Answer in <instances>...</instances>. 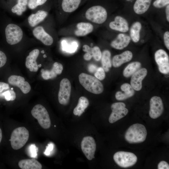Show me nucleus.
I'll list each match as a JSON object with an SVG mask.
<instances>
[{
  "label": "nucleus",
  "mask_w": 169,
  "mask_h": 169,
  "mask_svg": "<svg viewBox=\"0 0 169 169\" xmlns=\"http://www.w3.org/2000/svg\"><path fill=\"white\" fill-rule=\"evenodd\" d=\"M147 131L145 126L139 123L132 125L127 130L125 135V140L130 144L140 143L146 139Z\"/></svg>",
  "instance_id": "obj_1"
},
{
  "label": "nucleus",
  "mask_w": 169,
  "mask_h": 169,
  "mask_svg": "<svg viewBox=\"0 0 169 169\" xmlns=\"http://www.w3.org/2000/svg\"><path fill=\"white\" fill-rule=\"evenodd\" d=\"M79 79L81 85L90 93L99 94L103 91V84L95 77L84 73H81L79 76Z\"/></svg>",
  "instance_id": "obj_2"
},
{
  "label": "nucleus",
  "mask_w": 169,
  "mask_h": 169,
  "mask_svg": "<svg viewBox=\"0 0 169 169\" xmlns=\"http://www.w3.org/2000/svg\"><path fill=\"white\" fill-rule=\"evenodd\" d=\"M85 17L87 20L94 23L100 24L106 20L107 13L103 6L99 5H92L86 11Z\"/></svg>",
  "instance_id": "obj_3"
},
{
  "label": "nucleus",
  "mask_w": 169,
  "mask_h": 169,
  "mask_svg": "<svg viewBox=\"0 0 169 169\" xmlns=\"http://www.w3.org/2000/svg\"><path fill=\"white\" fill-rule=\"evenodd\" d=\"M29 137L28 130L24 127H20L13 131L9 141L11 142L12 148L14 150H17L25 145Z\"/></svg>",
  "instance_id": "obj_4"
},
{
  "label": "nucleus",
  "mask_w": 169,
  "mask_h": 169,
  "mask_svg": "<svg viewBox=\"0 0 169 169\" xmlns=\"http://www.w3.org/2000/svg\"><path fill=\"white\" fill-rule=\"evenodd\" d=\"M113 158L118 165L123 168L132 166L137 161V157L134 154L124 151H119L115 153Z\"/></svg>",
  "instance_id": "obj_5"
},
{
  "label": "nucleus",
  "mask_w": 169,
  "mask_h": 169,
  "mask_svg": "<svg viewBox=\"0 0 169 169\" xmlns=\"http://www.w3.org/2000/svg\"><path fill=\"white\" fill-rule=\"evenodd\" d=\"M32 116L37 120L40 125L44 129L49 128L51 122L48 112L42 105L37 104L35 105L31 111Z\"/></svg>",
  "instance_id": "obj_6"
},
{
  "label": "nucleus",
  "mask_w": 169,
  "mask_h": 169,
  "mask_svg": "<svg viewBox=\"0 0 169 169\" xmlns=\"http://www.w3.org/2000/svg\"><path fill=\"white\" fill-rule=\"evenodd\" d=\"M5 35L7 42L13 45L20 42L23 37V32L21 28L14 24H8L6 28Z\"/></svg>",
  "instance_id": "obj_7"
},
{
  "label": "nucleus",
  "mask_w": 169,
  "mask_h": 169,
  "mask_svg": "<svg viewBox=\"0 0 169 169\" xmlns=\"http://www.w3.org/2000/svg\"><path fill=\"white\" fill-rule=\"evenodd\" d=\"M154 58L159 71L167 74L169 73V58L167 53L163 49H159L155 53Z\"/></svg>",
  "instance_id": "obj_8"
},
{
  "label": "nucleus",
  "mask_w": 169,
  "mask_h": 169,
  "mask_svg": "<svg viewBox=\"0 0 169 169\" xmlns=\"http://www.w3.org/2000/svg\"><path fill=\"white\" fill-rule=\"evenodd\" d=\"M125 106V104L122 102L114 103L111 105L112 112L109 118L110 123H113L127 114L128 110Z\"/></svg>",
  "instance_id": "obj_9"
},
{
  "label": "nucleus",
  "mask_w": 169,
  "mask_h": 169,
  "mask_svg": "<svg viewBox=\"0 0 169 169\" xmlns=\"http://www.w3.org/2000/svg\"><path fill=\"white\" fill-rule=\"evenodd\" d=\"M81 150L84 154L89 160L95 158L96 150V144L94 138L91 136L84 137L81 142Z\"/></svg>",
  "instance_id": "obj_10"
},
{
  "label": "nucleus",
  "mask_w": 169,
  "mask_h": 169,
  "mask_svg": "<svg viewBox=\"0 0 169 169\" xmlns=\"http://www.w3.org/2000/svg\"><path fill=\"white\" fill-rule=\"evenodd\" d=\"M71 91V84L69 80L67 78L61 80L60 83L58 95L59 103L62 105L68 104L70 99Z\"/></svg>",
  "instance_id": "obj_11"
},
{
  "label": "nucleus",
  "mask_w": 169,
  "mask_h": 169,
  "mask_svg": "<svg viewBox=\"0 0 169 169\" xmlns=\"http://www.w3.org/2000/svg\"><path fill=\"white\" fill-rule=\"evenodd\" d=\"M150 105L149 115L151 118L155 119L162 114L164 110L163 105L160 97L157 96L152 97L150 100Z\"/></svg>",
  "instance_id": "obj_12"
},
{
  "label": "nucleus",
  "mask_w": 169,
  "mask_h": 169,
  "mask_svg": "<svg viewBox=\"0 0 169 169\" xmlns=\"http://www.w3.org/2000/svg\"><path fill=\"white\" fill-rule=\"evenodd\" d=\"M8 81L11 85L18 87L24 94L28 93L31 89L30 84L22 76L12 75L8 78Z\"/></svg>",
  "instance_id": "obj_13"
},
{
  "label": "nucleus",
  "mask_w": 169,
  "mask_h": 169,
  "mask_svg": "<svg viewBox=\"0 0 169 169\" xmlns=\"http://www.w3.org/2000/svg\"><path fill=\"white\" fill-rule=\"evenodd\" d=\"M147 73V70L143 68L138 69L132 75L131 85L135 90L138 91L141 90L142 81L145 78Z\"/></svg>",
  "instance_id": "obj_14"
},
{
  "label": "nucleus",
  "mask_w": 169,
  "mask_h": 169,
  "mask_svg": "<svg viewBox=\"0 0 169 169\" xmlns=\"http://www.w3.org/2000/svg\"><path fill=\"white\" fill-rule=\"evenodd\" d=\"M33 36L44 44L49 46L53 42V38L45 31L43 28L41 26L35 27L33 30Z\"/></svg>",
  "instance_id": "obj_15"
},
{
  "label": "nucleus",
  "mask_w": 169,
  "mask_h": 169,
  "mask_svg": "<svg viewBox=\"0 0 169 169\" xmlns=\"http://www.w3.org/2000/svg\"><path fill=\"white\" fill-rule=\"evenodd\" d=\"M109 26L112 30L123 33L127 32L129 29L127 21L120 16H116L114 20L110 23Z\"/></svg>",
  "instance_id": "obj_16"
},
{
  "label": "nucleus",
  "mask_w": 169,
  "mask_h": 169,
  "mask_svg": "<svg viewBox=\"0 0 169 169\" xmlns=\"http://www.w3.org/2000/svg\"><path fill=\"white\" fill-rule=\"evenodd\" d=\"M63 69V65L61 64L55 62L53 64L51 70L43 69L41 70V76L45 80L54 79L62 73Z\"/></svg>",
  "instance_id": "obj_17"
},
{
  "label": "nucleus",
  "mask_w": 169,
  "mask_h": 169,
  "mask_svg": "<svg viewBox=\"0 0 169 169\" xmlns=\"http://www.w3.org/2000/svg\"><path fill=\"white\" fill-rule=\"evenodd\" d=\"M39 54V51L35 49L31 51L26 59L25 66L31 72H36L38 69V66L36 61Z\"/></svg>",
  "instance_id": "obj_18"
},
{
  "label": "nucleus",
  "mask_w": 169,
  "mask_h": 169,
  "mask_svg": "<svg viewBox=\"0 0 169 169\" xmlns=\"http://www.w3.org/2000/svg\"><path fill=\"white\" fill-rule=\"evenodd\" d=\"M131 40L129 36L124 33H120L115 39L111 42L110 45L112 47L115 49L121 50L128 45Z\"/></svg>",
  "instance_id": "obj_19"
},
{
  "label": "nucleus",
  "mask_w": 169,
  "mask_h": 169,
  "mask_svg": "<svg viewBox=\"0 0 169 169\" xmlns=\"http://www.w3.org/2000/svg\"><path fill=\"white\" fill-rule=\"evenodd\" d=\"M120 89L124 92L118 91L115 94V98L118 100H125L131 97L135 94L134 90L129 84L125 83L122 84Z\"/></svg>",
  "instance_id": "obj_20"
},
{
  "label": "nucleus",
  "mask_w": 169,
  "mask_h": 169,
  "mask_svg": "<svg viewBox=\"0 0 169 169\" xmlns=\"http://www.w3.org/2000/svg\"><path fill=\"white\" fill-rule=\"evenodd\" d=\"M133 57L132 53L126 50L121 54L115 55L112 59V64L115 68L120 67L123 64L130 61Z\"/></svg>",
  "instance_id": "obj_21"
},
{
  "label": "nucleus",
  "mask_w": 169,
  "mask_h": 169,
  "mask_svg": "<svg viewBox=\"0 0 169 169\" xmlns=\"http://www.w3.org/2000/svg\"><path fill=\"white\" fill-rule=\"evenodd\" d=\"M84 0H62L61 7L62 10L66 13L73 12L79 7Z\"/></svg>",
  "instance_id": "obj_22"
},
{
  "label": "nucleus",
  "mask_w": 169,
  "mask_h": 169,
  "mask_svg": "<svg viewBox=\"0 0 169 169\" xmlns=\"http://www.w3.org/2000/svg\"><path fill=\"white\" fill-rule=\"evenodd\" d=\"M77 29L74 31L75 35L77 36H84L92 32L93 25L90 23L81 22L76 25Z\"/></svg>",
  "instance_id": "obj_23"
},
{
  "label": "nucleus",
  "mask_w": 169,
  "mask_h": 169,
  "mask_svg": "<svg viewBox=\"0 0 169 169\" xmlns=\"http://www.w3.org/2000/svg\"><path fill=\"white\" fill-rule=\"evenodd\" d=\"M47 12L39 10L35 13L32 14L28 18V21L30 26L34 27L42 22L48 15Z\"/></svg>",
  "instance_id": "obj_24"
},
{
  "label": "nucleus",
  "mask_w": 169,
  "mask_h": 169,
  "mask_svg": "<svg viewBox=\"0 0 169 169\" xmlns=\"http://www.w3.org/2000/svg\"><path fill=\"white\" fill-rule=\"evenodd\" d=\"M18 165L20 168L22 169H41L42 165L36 159H25L20 161Z\"/></svg>",
  "instance_id": "obj_25"
},
{
  "label": "nucleus",
  "mask_w": 169,
  "mask_h": 169,
  "mask_svg": "<svg viewBox=\"0 0 169 169\" xmlns=\"http://www.w3.org/2000/svg\"><path fill=\"white\" fill-rule=\"evenodd\" d=\"M151 0H136L134 6L135 12L138 14L145 13L149 9Z\"/></svg>",
  "instance_id": "obj_26"
},
{
  "label": "nucleus",
  "mask_w": 169,
  "mask_h": 169,
  "mask_svg": "<svg viewBox=\"0 0 169 169\" xmlns=\"http://www.w3.org/2000/svg\"><path fill=\"white\" fill-rule=\"evenodd\" d=\"M89 105L88 100L85 97L81 96L79 98L78 104L73 110L74 115L78 116H80Z\"/></svg>",
  "instance_id": "obj_27"
},
{
  "label": "nucleus",
  "mask_w": 169,
  "mask_h": 169,
  "mask_svg": "<svg viewBox=\"0 0 169 169\" xmlns=\"http://www.w3.org/2000/svg\"><path fill=\"white\" fill-rule=\"evenodd\" d=\"M141 24L139 22H136L132 25L130 30V38L135 43L138 42L140 38Z\"/></svg>",
  "instance_id": "obj_28"
},
{
  "label": "nucleus",
  "mask_w": 169,
  "mask_h": 169,
  "mask_svg": "<svg viewBox=\"0 0 169 169\" xmlns=\"http://www.w3.org/2000/svg\"><path fill=\"white\" fill-rule=\"evenodd\" d=\"M111 53L108 50H105L102 53L101 58V63L103 68L105 72L109 71V69L112 66L111 60Z\"/></svg>",
  "instance_id": "obj_29"
},
{
  "label": "nucleus",
  "mask_w": 169,
  "mask_h": 169,
  "mask_svg": "<svg viewBox=\"0 0 169 169\" xmlns=\"http://www.w3.org/2000/svg\"><path fill=\"white\" fill-rule=\"evenodd\" d=\"M141 66V64L139 62L136 61L130 63L124 69L123 72V76L126 78L132 76L139 69Z\"/></svg>",
  "instance_id": "obj_30"
},
{
  "label": "nucleus",
  "mask_w": 169,
  "mask_h": 169,
  "mask_svg": "<svg viewBox=\"0 0 169 169\" xmlns=\"http://www.w3.org/2000/svg\"><path fill=\"white\" fill-rule=\"evenodd\" d=\"M26 6L21 3H17L13 6L11 9L12 12L18 15H21L26 9Z\"/></svg>",
  "instance_id": "obj_31"
},
{
  "label": "nucleus",
  "mask_w": 169,
  "mask_h": 169,
  "mask_svg": "<svg viewBox=\"0 0 169 169\" xmlns=\"http://www.w3.org/2000/svg\"><path fill=\"white\" fill-rule=\"evenodd\" d=\"M91 54L94 59L96 61L101 59L102 53L100 48L97 46L91 48Z\"/></svg>",
  "instance_id": "obj_32"
},
{
  "label": "nucleus",
  "mask_w": 169,
  "mask_h": 169,
  "mask_svg": "<svg viewBox=\"0 0 169 169\" xmlns=\"http://www.w3.org/2000/svg\"><path fill=\"white\" fill-rule=\"evenodd\" d=\"M47 1V0H29L28 7L30 9H34L38 6L43 4Z\"/></svg>",
  "instance_id": "obj_33"
},
{
  "label": "nucleus",
  "mask_w": 169,
  "mask_h": 169,
  "mask_svg": "<svg viewBox=\"0 0 169 169\" xmlns=\"http://www.w3.org/2000/svg\"><path fill=\"white\" fill-rule=\"evenodd\" d=\"M0 95L4 96L5 100L7 101H13L15 99L16 97V93L12 90L6 91Z\"/></svg>",
  "instance_id": "obj_34"
},
{
  "label": "nucleus",
  "mask_w": 169,
  "mask_h": 169,
  "mask_svg": "<svg viewBox=\"0 0 169 169\" xmlns=\"http://www.w3.org/2000/svg\"><path fill=\"white\" fill-rule=\"evenodd\" d=\"M94 75L95 77L99 80H102L105 78V71L102 67L98 68L95 72Z\"/></svg>",
  "instance_id": "obj_35"
},
{
  "label": "nucleus",
  "mask_w": 169,
  "mask_h": 169,
  "mask_svg": "<svg viewBox=\"0 0 169 169\" xmlns=\"http://www.w3.org/2000/svg\"><path fill=\"white\" fill-rule=\"evenodd\" d=\"M28 150L29 155L31 157L33 158L37 157L38 149L34 144H32L29 146Z\"/></svg>",
  "instance_id": "obj_36"
},
{
  "label": "nucleus",
  "mask_w": 169,
  "mask_h": 169,
  "mask_svg": "<svg viewBox=\"0 0 169 169\" xmlns=\"http://www.w3.org/2000/svg\"><path fill=\"white\" fill-rule=\"evenodd\" d=\"M169 0H156L153 3V5L156 8H161L169 5Z\"/></svg>",
  "instance_id": "obj_37"
},
{
  "label": "nucleus",
  "mask_w": 169,
  "mask_h": 169,
  "mask_svg": "<svg viewBox=\"0 0 169 169\" xmlns=\"http://www.w3.org/2000/svg\"><path fill=\"white\" fill-rule=\"evenodd\" d=\"M7 61V57L5 54L0 51V68L3 66Z\"/></svg>",
  "instance_id": "obj_38"
},
{
  "label": "nucleus",
  "mask_w": 169,
  "mask_h": 169,
  "mask_svg": "<svg viewBox=\"0 0 169 169\" xmlns=\"http://www.w3.org/2000/svg\"><path fill=\"white\" fill-rule=\"evenodd\" d=\"M91 48L89 47L86 48L84 51L86 53L84 54L83 57L84 60L87 61L90 60L92 57L90 53Z\"/></svg>",
  "instance_id": "obj_39"
},
{
  "label": "nucleus",
  "mask_w": 169,
  "mask_h": 169,
  "mask_svg": "<svg viewBox=\"0 0 169 169\" xmlns=\"http://www.w3.org/2000/svg\"><path fill=\"white\" fill-rule=\"evenodd\" d=\"M157 168L158 169H169V164L165 161H161L158 163Z\"/></svg>",
  "instance_id": "obj_40"
},
{
  "label": "nucleus",
  "mask_w": 169,
  "mask_h": 169,
  "mask_svg": "<svg viewBox=\"0 0 169 169\" xmlns=\"http://www.w3.org/2000/svg\"><path fill=\"white\" fill-rule=\"evenodd\" d=\"M164 41L165 45L169 50V31L166 32L164 34Z\"/></svg>",
  "instance_id": "obj_41"
},
{
  "label": "nucleus",
  "mask_w": 169,
  "mask_h": 169,
  "mask_svg": "<svg viewBox=\"0 0 169 169\" xmlns=\"http://www.w3.org/2000/svg\"><path fill=\"white\" fill-rule=\"evenodd\" d=\"M53 148V145L52 143H50L46 147V149L44 153L46 155H48L50 154V152Z\"/></svg>",
  "instance_id": "obj_42"
},
{
  "label": "nucleus",
  "mask_w": 169,
  "mask_h": 169,
  "mask_svg": "<svg viewBox=\"0 0 169 169\" xmlns=\"http://www.w3.org/2000/svg\"><path fill=\"white\" fill-rule=\"evenodd\" d=\"M9 88L8 84L3 82H0V93L2 92L4 90Z\"/></svg>",
  "instance_id": "obj_43"
},
{
  "label": "nucleus",
  "mask_w": 169,
  "mask_h": 169,
  "mask_svg": "<svg viewBox=\"0 0 169 169\" xmlns=\"http://www.w3.org/2000/svg\"><path fill=\"white\" fill-rule=\"evenodd\" d=\"M96 65L93 64H90L88 67V71L90 73L95 72L97 69Z\"/></svg>",
  "instance_id": "obj_44"
},
{
  "label": "nucleus",
  "mask_w": 169,
  "mask_h": 169,
  "mask_svg": "<svg viewBox=\"0 0 169 169\" xmlns=\"http://www.w3.org/2000/svg\"><path fill=\"white\" fill-rule=\"evenodd\" d=\"M166 18L167 21L169 22V5H167L166 9Z\"/></svg>",
  "instance_id": "obj_45"
},
{
  "label": "nucleus",
  "mask_w": 169,
  "mask_h": 169,
  "mask_svg": "<svg viewBox=\"0 0 169 169\" xmlns=\"http://www.w3.org/2000/svg\"><path fill=\"white\" fill-rule=\"evenodd\" d=\"M28 0H18V3H21L26 6L28 4Z\"/></svg>",
  "instance_id": "obj_46"
},
{
  "label": "nucleus",
  "mask_w": 169,
  "mask_h": 169,
  "mask_svg": "<svg viewBox=\"0 0 169 169\" xmlns=\"http://www.w3.org/2000/svg\"><path fill=\"white\" fill-rule=\"evenodd\" d=\"M2 130L0 128V143L2 139Z\"/></svg>",
  "instance_id": "obj_47"
},
{
  "label": "nucleus",
  "mask_w": 169,
  "mask_h": 169,
  "mask_svg": "<svg viewBox=\"0 0 169 169\" xmlns=\"http://www.w3.org/2000/svg\"><path fill=\"white\" fill-rule=\"evenodd\" d=\"M126 0L128 1H131V0Z\"/></svg>",
  "instance_id": "obj_48"
},
{
  "label": "nucleus",
  "mask_w": 169,
  "mask_h": 169,
  "mask_svg": "<svg viewBox=\"0 0 169 169\" xmlns=\"http://www.w3.org/2000/svg\"><path fill=\"white\" fill-rule=\"evenodd\" d=\"M54 127H56V125H54Z\"/></svg>",
  "instance_id": "obj_49"
}]
</instances>
